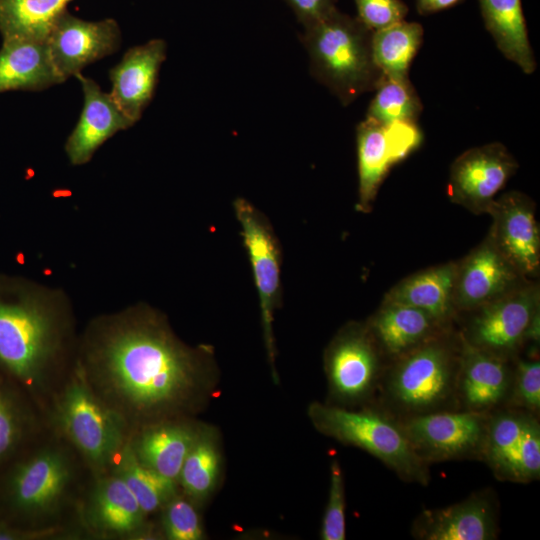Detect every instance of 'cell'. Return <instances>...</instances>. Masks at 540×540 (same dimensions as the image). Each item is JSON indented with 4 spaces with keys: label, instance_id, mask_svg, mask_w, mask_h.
Here are the masks:
<instances>
[{
    "label": "cell",
    "instance_id": "6da1fadb",
    "mask_svg": "<svg viewBox=\"0 0 540 540\" xmlns=\"http://www.w3.org/2000/svg\"><path fill=\"white\" fill-rule=\"evenodd\" d=\"M76 364L93 392L127 426L186 418L199 394L203 357L157 311L138 306L93 320Z\"/></svg>",
    "mask_w": 540,
    "mask_h": 540
},
{
    "label": "cell",
    "instance_id": "7a4b0ae2",
    "mask_svg": "<svg viewBox=\"0 0 540 540\" xmlns=\"http://www.w3.org/2000/svg\"><path fill=\"white\" fill-rule=\"evenodd\" d=\"M91 476L76 451L47 428L0 471V521L34 540H83L76 514Z\"/></svg>",
    "mask_w": 540,
    "mask_h": 540
},
{
    "label": "cell",
    "instance_id": "3957f363",
    "mask_svg": "<svg viewBox=\"0 0 540 540\" xmlns=\"http://www.w3.org/2000/svg\"><path fill=\"white\" fill-rule=\"evenodd\" d=\"M77 344L71 313L61 301L0 279V371L44 417L75 363Z\"/></svg>",
    "mask_w": 540,
    "mask_h": 540
},
{
    "label": "cell",
    "instance_id": "277c9868",
    "mask_svg": "<svg viewBox=\"0 0 540 540\" xmlns=\"http://www.w3.org/2000/svg\"><path fill=\"white\" fill-rule=\"evenodd\" d=\"M373 32L358 18L337 8L304 27L302 43L309 56L310 72L343 105L375 90L383 77L373 56Z\"/></svg>",
    "mask_w": 540,
    "mask_h": 540
},
{
    "label": "cell",
    "instance_id": "5b68a950",
    "mask_svg": "<svg viewBox=\"0 0 540 540\" xmlns=\"http://www.w3.org/2000/svg\"><path fill=\"white\" fill-rule=\"evenodd\" d=\"M47 427L67 442L93 475L108 473L127 444L125 423L93 392L76 361L45 411Z\"/></svg>",
    "mask_w": 540,
    "mask_h": 540
},
{
    "label": "cell",
    "instance_id": "8992f818",
    "mask_svg": "<svg viewBox=\"0 0 540 540\" xmlns=\"http://www.w3.org/2000/svg\"><path fill=\"white\" fill-rule=\"evenodd\" d=\"M309 417L323 434L370 453L401 479L426 485L428 463L413 449L399 423L373 410L349 411L313 403Z\"/></svg>",
    "mask_w": 540,
    "mask_h": 540
},
{
    "label": "cell",
    "instance_id": "52a82bcc",
    "mask_svg": "<svg viewBox=\"0 0 540 540\" xmlns=\"http://www.w3.org/2000/svg\"><path fill=\"white\" fill-rule=\"evenodd\" d=\"M386 382L387 397L409 416L438 411L456 392V362L443 343L427 340L400 356Z\"/></svg>",
    "mask_w": 540,
    "mask_h": 540
},
{
    "label": "cell",
    "instance_id": "ba28073f",
    "mask_svg": "<svg viewBox=\"0 0 540 540\" xmlns=\"http://www.w3.org/2000/svg\"><path fill=\"white\" fill-rule=\"evenodd\" d=\"M76 524L83 540L156 538V528L125 483L112 473L90 477L81 496Z\"/></svg>",
    "mask_w": 540,
    "mask_h": 540
},
{
    "label": "cell",
    "instance_id": "9c48e42d",
    "mask_svg": "<svg viewBox=\"0 0 540 540\" xmlns=\"http://www.w3.org/2000/svg\"><path fill=\"white\" fill-rule=\"evenodd\" d=\"M480 457L502 481L528 483L540 475V426L528 411L489 415Z\"/></svg>",
    "mask_w": 540,
    "mask_h": 540
},
{
    "label": "cell",
    "instance_id": "30bf717a",
    "mask_svg": "<svg viewBox=\"0 0 540 540\" xmlns=\"http://www.w3.org/2000/svg\"><path fill=\"white\" fill-rule=\"evenodd\" d=\"M233 208L252 268L259 297L265 346L273 365V318L281 298V249L268 219L248 200L236 198Z\"/></svg>",
    "mask_w": 540,
    "mask_h": 540
},
{
    "label": "cell",
    "instance_id": "8fae6325",
    "mask_svg": "<svg viewBox=\"0 0 540 540\" xmlns=\"http://www.w3.org/2000/svg\"><path fill=\"white\" fill-rule=\"evenodd\" d=\"M488 413L434 411L399 422L414 451L427 463L480 456Z\"/></svg>",
    "mask_w": 540,
    "mask_h": 540
},
{
    "label": "cell",
    "instance_id": "7c38bea8",
    "mask_svg": "<svg viewBox=\"0 0 540 540\" xmlns=\"http://www.w3.org/2000/svg\"><path fill=\"white\" fill-rule=\"evenodd\" d=\"M422 134L416 122L382 125L365 118L356 131L358 158L357 210L369 212L378 189L392 166L416 150Z\"/></svg>",
    "mask_w": 540,
    "mask_h": 540
},
{
    "label": "cell",
    "instance_id": "4fadbf2b",
    "mask_svg": "<svg viewBox=\"0 0 540 540\" xmlns=\"http://www.w3.org/2000/svg\"><path fill=\"white\" fill-rule=\"evenodd\" d=\"M517 166L501 143L469 149L453 162L447 193L453 202L475 214L488 213Z\"/></svg>",
    "mask_w": 540,
    "mask_h": 540
},
{
    "label": "cell",
    "instance_id": "5bb4252c",
    "mask_svg": "<svg viewBox=\"0 0 540 540\" xmlns=\"http://www.w3.org/2000/svg\"><path fill=\"white\" fill-rule=\"evenodd\" d=\"M120 42V28L114 19L87 21L67 10L56 19L46 38L53 64L64 82L114 53Z\"/></svg>",
    "mask_w": 540,
    "mask_h": 540
},
{
    "label": "cell",
    "instance_id": "9a60e30c",
    "mask_svg": "<svg viewBox=\"0 0 540 540\" xmlns=\"http://www.w3.org/2000/svg\"><path fill=\"white\" fill-rule=\"evenodd\" d=\"M534 204L524 194L509 192L495 199L489 238L520 275L536 274L540 264V235Z\"/></svg>",
    "mask_w": 540,
    "mask_h": 540
},
{
    "label": "cell",
    "instance_id": "2e32d148",
    "mask_svg": "<svg viewBox=\"0 0 540 540\" xmlns=\"http://www.w3.org/2000/svg\"><path fill=\"white\" fill-rule=\"evenodd\" d=\"M469 326L472 345L502 357L516 349L533 314L539 309L535 287L507 293L481 307Z\"/></svg>",
    "mask_w": 540,
    "mask_h": 540
},
{
    "label": "cell",
    "instance_id": "e0dca14e",
    "mask_svg": "<svg viewBox=\"0 0 540 540\" xmlns=\"http://www.w3.org/2000/svg\"><path fill=\"white\" fill-rule=\"evenodd\" d=\"M325 362L331 390L338 398L355 401L374 389L379 360L364 328L352 325L344 329L331 343Z\"/></svg>",
    "mask_w": 540,
    "mask_h": 540
},
{
    "label": "cell",
    "instance_id": "ac0fdd59",
    "mask_svg": "<svg viewBox=\"0 0 540 540\" xmlns=\"http://www.w3.org/2000/svg\"><path fill=\"white\" fill-rule=\"evenodd\" d=\"M495 498L478 492L451 506L425 510L415 520L413 535L423 540H491L497 536Z\"/></svg>",
    "mask_w": 540,
    "mask_h": 540
},
{
    "label": "cell",
    "instance_id": "d6986e66",
    "mask_svg": "<svg viewBox=\"0 0 540 540\" xmlns=\"http://www.w3.org/2000/svg\"><path fill=\"white\" fill-rule=\"evenodd\" d=\"M163 39L131 47L109 72L114 102L134 124L153 98L158 74L166 58Z\"/></svg>",
    "mask_w": 540,
    "mask_h": 540
},
{
    "label": "cell",
    "instance_id": "ffe728a7",
    "mask_svg": "<svg viewBox=\"0 0 540 540\" xmlns=\"http://www.w3.org/2000/svg\"><path fill=\"white\" fill-rule=\"evenodd\" d=\"M83 91V108L77 124L69 135L65 151L73 165L90 161L96 150L119 131L134 123L128 119L112 99L93 80L79 73L75 76Z\"/></svg>",
    "mask_w": 540,
    "mask_h": 540
},
{
    "label": "cell",
    "instance_id": "44dd1931",
    "mask_svg": "<svg viewBox=\"0 0 540 540\" xmlns=\"http://www.w3.org/2000/svg\"><path fill=\"white\" fill-rule=\"evenodd\" d=\"M519 276L488 237L457 268L453 299L463 308H479L509 293Z\"/></svg>",
    "mask_w": 540,
    "mask_h": 540
},
{
    "label": "cell",
    "instance_id": "7402d4cb",
    "mask_svg": "<svg viewBox=\"0 0 540 540\" xmlns=\"http://www.w3.org/2000/svg\"><path fill=\"white\" fill-rule=\"evenodd\" d=\"M198 431L187 418L166 419L133 431L128 444L141 464L178 483Z\"/></svg>",
    "mask_w": 540,
    "mask_h": 540
},
{
    "label": "cell",
    "instance_id": "603a6c76",
    "mask_svg": "<svg viewBox=\"0 0 540 540\" xmlns=\"http://www.w3.org/2000/svg\"><path fill=\"white\" fill-rule=\"evenodd\" d=\"M456 392L465 410L488 413L508 393L510 372L502 357L462 341Z\"/></svg>",
    "mask_w": 540,
    "mask_h": 540
},
{
    "label": "cell",
    "instance_id": "cb8c5ba5",
    "mask_svg": "<svg viewBox=\"0 0 540 540\" xmlns=\"http://www.w3.org/2000/svg\"><path fill=\"white\" fill-rule=\"evenodd\" d=\"M47 428L44 414L32 398L0 371V471Z\"/></svg>",
    "mask_w": 540,
    "mask_h": 540
},
{
    "label": "cell",
    "instance_id": "d4e9b609",
    "mask_svg": "<svg viewBox=\"0 0 540 540\" xmlns=\"http://www.w3.org/2000/svg\"><path fill=\"white\" fill-rule=\"evenodd\" d=\"M46 41L5 39L0 48V93L41 91L63 83Z\"/></svg>",
    "mask_w": 540,
    "mask_h": 540
},
{
    "label": "cell",
    "instance_id": "484cf974",
    "mask_svg": "<svg viewBox=\"0 0 540 540\" xmlns=\"http://www.w3.org/2000/svg\"><path fill=\"white\" fill-rule=\"evenodd\" d=\"M457 266L447 263L415 274L395 286L385 302L418 308L438 324L451 312Z\"/></svg>",
    "mask_w": 540,
    "mask_h": 540
},
{
    "label": "cell",
    "instance_id": "4316f807",
    "mask_svg": "<svg viewBox=\"0 0 540 540\" xmlns=\"http://www.w3.org/2000/svg\"><path fill=\"white\" fill-rule=\"evenodd\" d=\"M486 29L503 55L525 73L536 69L521 0H479Z\"/></svg>",
    "mask_w": 540,
    "mask_h": 540
},
{
    "label": "cell",
    "instance_id": "83f0119b",
    "mask_svg": "<svg viewBox=\"0 0 540 540\" xmlns=\"http://www.w3.org/2000/svg\"><path fill=\"white\" fill-rule=\"evenodd\" d=\"M436 324L418 308L385 302L373 318L371 329L387 353L402 356L427 341Z\"/></svg>",
    "mask_w": 540,
    "mask_h": 540
},
{
    "label": "cell",
    "instance_id": "f1b7e54d",
    "mask_svg": "<svg viewBox=\"0 0 540 540\" xmlns=\"http://www.w3.org/2000/svg\"><path fill=\"white\" fill-rule=\"evenodd\" d=\"M71 0H0L2 39L46 41L56 19Z\"/></svg>",
    "mask_w": 540,
    "mask_h": 540
},
{
    "label": "cell",
    "instance_id": "f546056e",
    "mask_svg": "<svg viewBox=\"0 0 540 540\" xmlns=\"http://www.w3.org/2000/svg\"><path fill=\"white\" fill-rule=\"evenodd\" d=\"M109 473L118 476L125 483L149 517L159 513L162 507L180 492L177 482L141 464L128 442L116 457Z\"/></svg>",
    "mask_w": 540,
    "mask_h": 540
},
{
    "label": "cell",
    "instance_id": "4dcf8cb0",
    "mask_svg": "<svg viewBox=\"0 0 540 540\" xmlns=\"http://www.w3.org/2000/svg\"><path fill=\"white\" fill-rule=\"evenodd\" d=\"M423 28L419 23L401 21L372 35L374 60L383 75L407 78L411 61L422 43Z\"/></svg>",
    "mask_w": 540,
    "mask_h": 540
},
{
    "label": "cell",
    "instance_id": "1f68e13d",
    "mask_svg": "<svg viewBox=\"0 0 540 540\" xmlns=\"http://www.w3.org/2000/svg\"><path fill=\"white\" fill-rule=\"evenodd\" d=\"M219 474V454L210 433L199 429L178 479L182 494L193 503L205 500L213 491Z\"/></svg>",
    "mask_w": 540,
    "mask_h": 540
},
{
    "label": "cell",
    "instance_id": "d6a6232c",
    "mask_svg": "<svg viewBox=\"0 0 540 540\" xmlns=\"http://www.w3.org/2000/svg\"><path fill=\"white\" fill-rule=\"evenodd\" d=\"M366 118L382 125L396 122H416L422 105L409 78L383 75L375 88Z\"/></svg>",
    "mask_w": 540,
    "mask_h": 540
},
{
    "label": "cell",
    "instance_id": "836d02e7",
    "mask_svg": "<svg viewBox=\"0 0 540 540\" xmlns=\"http://www.w3.org/2000/svg\"><path fill=\"white\" fill-rule=\"evenodd\" d=\"M159 535L168 540H200L201 520L194 503L180 492L159 511Z\"/></svg>",
    "mask_w": 540,
    "mask_h": 540
},
{
    "label": "cell",
    "instance_id": "e575fe53",
    "mask_svg": "<svg viewBox=\"0 0 540 540\" xmlns=\"http://www.w3.org/2000/svg\"><path fill=\"white\" fill-rule=\"evenodd\" d=\"M344 481L337 460L331 464L329 496L322 519L320 536L323 540L345 539Z\"/></svg>",
    "mask_w": 540,
    "mask_h": 540
},
{
    "label": "cell",
    "instance_id": "d590c367",
    "mask_svg": "<svg viewBox=\"0 0 540 540\" xmlns=\"http://www.w3.org/2000/svg\"><path fill=\"white\" fill-rule=\"evenodd\" d=\"M358 19L372 31L404 20L408 8L402 0H354Z\"/></svg>",
    "mask_w": 540,
    "mask_h": 540
},
{
    "label": "cell",
    "instance_id": "8d00e7d4",
    "mask_svg": "<svg viewBox=\"0 0 540 540\" xmlns=\"http://www.w3.org/2000/svg\"><path fill=\"white\" fill-rule=\"evenodd\" d=\"M513 402L533 414L539 410V359L522 360L518 363L514 378Z\"/></svg>",
    "mask_w": 540,
    "mask_h": 540
},
{
    "label": "cell",
    "instance_id": "74e56055",
    "mask_svg": "<svg viewBox=\"0 0 540 540\" xmlns=\"http://www.w3.org/2000/svg\"><path fill=\"white\" fill-rule=\"evenodd\" d=\"M292 9L298 21L307 27L336 9V0H283Z\"/></svg>",
    "mask_w": 540,
    "mask_h": 540
},
{
    "label": "cell",
    "instance_id": "f35d334b",
    "mask_svg": "<svg viewBox=\"0 0 540 540\" xmlns=\"http://www.w3.org/2000/svg\"><path fill=\"white\" fill-rule=\"evenodd\" d=\"M462 0H416V7L421 15L435 13L458 4Z\"/></svg>",
    "mask_w": 540,
    "mask_h": 540
},
{
    "label": "cell",
    "instance_id": "ab89813d",
    "mask_svg": "<svg viewBox=\"0 0 540 540\" xmlns=\"http://www.w3.org/2000/svg\"><path fill=\"white\" fill-rule=\"evenodd\" d=\"M540 336V316L539 309L533 314L526 329L524 340L528 339L533 342H539Z\"/></svg>",
    "mask_w": 540,
    "mask_h": 540
}]
</instances>
